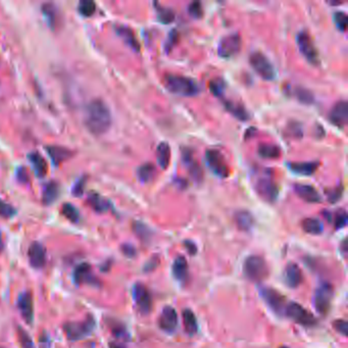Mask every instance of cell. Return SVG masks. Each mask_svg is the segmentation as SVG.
Segmentation results:
<instances>
[{
  "label": "cell",
  "mask_w": 348,
  "mask_h": 348,
  "mask_svg": "<svg viewBox=\"0 0 348 348\" xmlns=\"http://www.w3.org/2000/svg\"><path fill=\"white\" fill-rule=\"evenodd\" d=\"M112 113L102 100L94 99L88 103L84 123L90 133L96 136L107 133L112 126Z\"/></svg>",
  "instance_id": "obj_1"
},
{
  "label": "cell",
  "mask_w": 348,
  "mask_h": 348,
  "mask_svg": "<svg viewBox=\"0 0 348 348\" xmlns=\"http://www.w3.org/2000/svg\"><path fill=\"white\" fill-rule=\"evenodd\" d=\"M163 83L169 92L180 96H195L200 92V87L195 80L181 75L168 74L164 77Z\"/></svg>",
  "instance_id": "obj_2"
},
{
  "label": "cell",
  "mask_w": 348,
  "mask_h": 348,
  "mask_svg": "<svg viewBox=\"0 0 348 348\" xmlns=\"http://www.w3.org/2000/svg\"><path fill=\"white\" fill-rule=\"evenodd\" d=\"M244 275L250 281L260 282L268 277L269 269L266 260L258 255L248 256L243 267Z\"/></svg>",
  "instance_id": "obj_3"
},
{
  "label": "cell",
  "mask_w": 348,
  "mask_h": 348,
  "mask_svg": "<svg viewBox=\"0 0 348 348\" xmlns=\"http://www.w3.org/2000/svg\"><path fill=\"white\" fill-rule=\"evenodd\" d=\"M95 329V320L93 317H88L85 321L79 323H67L64 325L63 330L65 336L71 341H78L88 337Z\"/></svg>",
  "instance_id": "obj_4"
},
{
  "label": "cell",
  "mask_w": 348,
  "mask_h": 348,
  "mask_svg": "<svg viewBox=\"0 0 348 348\" xmlns=\"http://www.w3.org/2000/svg\"><path fill=\"white\" fill-rule=\"evenodd\" d=\"M285 314L291 320L304 327H312L317 325V319L312 316L311 312L296 302H290L287 304Z\"/></svg>",
  "instance_id": "obj_5"
},
{
  "label": "cell",
  "mask_w": 348,
  "mask_h": 348,
  "mask_svg": "<svg viewBox=\"0 0 348 348\" xmlns=\"http://www.w3.org/2000/svg\"><path fill=\"white\" fill-rule=\"evenodd\" d=\"M252 68L263 79L271 81L276 77V71L270 59L262 52H253L249 57Z\"/></svg>",
  "instance_id": "obj_6"
},
{
  "label": "cell",
  "mask_w": 348,
  "mask_h": 348,
  "mask_svg": "<svg viewBox=\"0 0 348 348\" xmlns=\"http://www.w3.org/2000/svg\"><path fill=\"white\" fill-rule=\"evenodd\" d=\"M296 43L301 54L306 58L308 62H310L311 64H319L320 57L318 50L307 32L301 31L297 34Z\"/></svg>",
  "instance_id": "obj_7"
},
{
  "label": "cell",
  "mask_w": 348,
  "mask_h": 348,
  "mask_svg": "<svg viewBox=\"0 0 348 348\" xmlns=\"http://www.w3.org/2000/svg\"><path fill=\"white\" fill-rule=\"evenodd\" d=\"M205 159L207 165L212 171L220 178H227L230 173V168L224 155L216 149H208L205 152Z\"/></svg>",
  "instance_id": "obj_8"
},
{
  "label": "cell",
  "mask_w": 348,
  "mask_h": 348,
  "mask_svg": "<svg viewBox=\"0 0 348 348\" xmlns=\"http://www.w3.org/2000/svg\"><path fill=\"white\" fill-rule=\"evenodd\" d=\"M259 293L269 307H271L277 314L282 315L283 312H285L287 306L285 297L277 290L270 287H260Z\"/></svg>",
  "instance_id": "obj_9"
},
{
  "label": "cell",
  "mask_w": 348,
  "mask_h": 348,
  "mask_svg": "<svg viewBox=\"0 0 348 348\" xmlns=\"http://www.w3.org/2000/svg\"><path fill=\"white\" fill-rule=\"evenodd\" d=\"M333 297V287L329 283H323L315 293L314 303L317 310L322 315H327Z\"/></svg>",
  "instance_id": "obj_10"
},
{
  "label": "cell",
  "mask_w": 348,
  "mask_h": 348,
  "mask_svg": "<svg viewBox=\"0 0 348 348\" xmlns=\"http://www.w3.org/2000/svg\"><path fill=\"white\" fill-rule=\"evenodd\" d=\"M241 48V38L238 34H230L225 36L218 46V53L223 58L235 56Z\"/></svg>",
  "instance_id": "obj_11"
},
{
  "label": "cell",
  "mask_w": 348,
  "mask_h": 348,
  "mask_svg": "<svg viewBox=\"0 0 348 348\" xmlns=\"http://www.w3.org/2000/svg\"><path fill=\"white\" fill-rule=\"evenodd\" d=\"M133 297L137 308L143 315H147L151 310L152 300L147 288L142 284H136L133 288Z\"/></svg>",
  "instance_id": "obj_12"
},
{
  "label": "cell",
  "mask_w": 348,
  "mask_h": 348,
  "mask_svg": "<svg viewBox=\"0 0 348 348\" xmlns=\"http://www.w3.org/2000/svg\"><path fill=\"white\" fill-rule=\"evenodd\" d=\"M28 257L32 268L36 270L43 269L46 264L45 247L39 242H33L28 250Z\"/></svg>",
  "instance_id": "obj_13"
},
{
  "label": "cell",
  "mask_w": 348,
  "mask_h": 348,
  "mask_svg": "<svg viewBox=\"0 0 348 348\" xmlns=\"http://www.w3.org/2000/svg\"><path fill=\"white\" fill-rule=\"evenodd\" d=\"M158 325L161 330L167 333L175 331L178 327V315L176 309L171 306H164L158 319Z\"/></svg>",
  "instance_id": "obj_14"
},
{
  "label": "cell",
  "mask_w": 348,
  "mask_h": 348,
  "mask_svg": "<svg viewBox=\"0 0 348 348\" xmlns=\"http://www.w3.org/2000/svg\"><path fill=\"white\" fill-rule=\"evenodd\" d=\"M330 122L338 128H343L348 123V104L346 101H339L329 113Z\"/></svg>",
  "instance_id": "obj_15"
},
{
  "label": "cell",
  "mask_w": 348,
  "mask_h": 348,
  "mask_svg": "<svg viewBox=\"0 0 348 348\" xmlns=\"http://www.w3.org/2000/svg\"><path fill=\"white\" fill-rule=\"evenodd\" d=\"M18 308L25 322L31 325L34 320V304L33 297L30 292H24L19 296Z\"/></svg>",
  "instance_id": "obj_16"
},
{
  "label": "cell",
  "mask_w": 348,
  "mask_h": 348,
  "mask_svg": "<svg viewBox=\"0 0 348 348\" xmlns=\"http://www.w3.org/2000/svg\"><path fill=\"white\" fill-rule=\"evenodd\" d=\"M256 190L264 199L270 202L275 201L279 193V188L270 178H260L256 183Z\"/></svg>",
  "instance_id": "obj_17"
},
{
  "label": "cell",
  "mask_w": 348,
  "mask_h": 348,
  "mask_svg": "<svg viewBox=\"0 0 348 348\" xmlns=\"http://www.w3.org/2000/svg\"><path fill=\"white\" fill-rule=\"evenodd\" d=\"M284 278L286 284L291 288H297L303 280V275L300 268L294 264L290 263L286 266L284 272Z\"/></svg>",
  "instance_id": "obj_18"
},
{
  "label": "cell",
  "mask_w": 348,
  "mask_h": 348,
  "mask_svg": "<svg viewBox=\"0 0 348 348\" xmlns=\"http://www.w3.org/2000/svg\"><path fill=\"white\" fill-rule=\"evenodd\" d=\"M294 190L296 194L306 202L318 203V202H321L322 200V197L320 193L318 192V190L310 185L296 184L294 186Z\"/></svg>",
  "instance_id": "obj_19"
},
{
  "label": "cell",
  "mask_w": 348,
  "mask_h": 348,
  "mask_svg": "<svg viewBox=\"0 0 348 348\" xmlns=\"http://www.w3.org/2000/svg\"><path fill=\"white\" fill-rule=\"evenodd\" d=\"M74 280L76 284L88 283V284H97V280L91 273V267L88 264L79 265L74 272Z\"/></svg>",
  "instance_id": "obj_20"
},
{
  "label": "cell",
  "mask_w": 348,
  "mask_h": 348,
  "mask_svg": "<svg viewBox=\"0 0 348 348\" xmlns=\"http://www.w3.org/2000/svg\"><path fill=\"white\" fill-rule=\"evenodd\" d=\"M172 275L176 279L182 283L188 280L189 271H188V263L184 256H178L172 264Z\"/></svg>",
  "instance_id": "obj_21"
},
{
  "label": "cell",
  "mask_w": 348,
  "mask_h": 348,
  "mask_svg": "<svg viewBox=\"0 0 348 348\" xmlns=\"http://www.w3.org/2000/svg\"><path fill=\"white\" fill-rule=\"evenodd\" d=\"M320 163L318 161H305V162H291L289 168L292 172L300 176H310L315 173Z\"/></svg>",
  "instance_id": "obj_22"
},
{
  "label": "cell",
  "mask_w": 348,
  "mask_h": 348,
  "mask_svg": "<svg viewBox=\"0 0 348 348\" xmlns=\"http://www.w3.org/2000/svg\"><path fill=\"white\" fill-rule=\"evenodd\" d=\"M46 152L47 154L50 156L52 162L55 165L60 164L61 162H63L64 160L68 159L73 155V153L69 151L68 149L61 147V146H46Z\"/></svg>",
  "instance_id": "obj_23"
},
{
  "label": "cell",
  "mask_w": 348,
  "mask_h": 348,
  "mask_svg": "<svg viewBox=\"0 0 348 348\" xmlns=\"http://www.w3.org/2000/svg\"><path fill=\"white\" fill-rule=\"evenodd\" d=\"M116 30H117V33H118L119 36L125 41V43L129 47H131L135 51L140 50V44H139L134 32L130 28L125 27V26H119V27H117Z\"/></svg>",
  "instance_id": "obj_24"
},
{
  "label": "cell",
  "mask_w": 348,
  "mask_h": 348,
  "mask_svg": "<svg viewBox=\"0 0 348 348\" xmlns=\"http://www.w3.org/2000/svg\"><path fill=\"white\" fill-rule=\"evenodd\" d=\"M224 107L232 116H234L236 119L240 121H248L250 118L247 110L239 103L226 100L224 101Z\"/></svg>",
  "instance_id": "obj_25"
},
{
  "label": "cell",
  "mask_w": 348,
  "mask_h": 348,
  "mask_svg": "<svg viewBox=\"0 0 348 348\" xmlns=\"http://www.w3.org/2000/svg\"><path fill=\"white\" fill-rule=\"evenodd\" d=\"M28 157L36 175L40 178H43L47 172V162L45 158L39 152H31Z\"/></svg>",
  "instance_id": "obj_26"
},
{
  "label": "cell",
  "mask_w": 348,
  "mask_h": 348,
  "mask_svg": "<svg viewBox=\"0 0 348 348\" xmlns=\"http://www.w3.org/2000/svg\"><path fill=\"white\" fill-rule=\"evenodd\" d=\"M183 160L188 167L191 177L195 181H200V179L202 178V168L199 166L197 161L192 157L191 153L188 150H185L183 152Z\"/></svg>",
  "instance_id": "obj_27"
},
{
  "label": "cell",
  "mask_w": 348,
  "mask_h": 348,
  "mask_svg": "<svg viewBox=\"0 0 348 348\" xmlns=\"http://www.w3.org/2000/svg\"><path fill=\"white\" fill-rule=\"evenodd\" d=\"M235 222L238 228L242 231H250L254 225V219L252 215L246 211L238 212L235 215Z\"/></svg>",
  "instance_id": "obj_28"
},
{
  "label": "cell",
  "mask_w": 348,
  "mask_h": 348,
  "mask_svg": "<svg viewBox=\"0 0 348 348\" xmlns=\"http://www.w3.org/2000/svg\"><path fill=\"white\" fill-rule=\"evenodd\" d=\"M156 159L159 166L165 169L169 165L170 161V147L167 143L161 142L156 149Z\"/></svg>",
  "instance_id": "obj_29"
},
{
  "label": "cell",
  "mask_w": 348,
  "mask_h": 348,
  "mask_svg": "<svg viewBox=\"0 0 348 348\" xmlns=\"http://www.w3.org/2000/svg\"><path fill=\"white\" fill-rule=\"evenodd\" d=\"M183 322H184V328L187 334L194 335L198 331V324L194 312L188 308L183 310Z\"/></svg>",
  "instance_id": "obj_30"
},
{
  "label": "cell",
  "mask_w": 348,
  "mask_h": 348,
  "mask_svg": "<svg viewBox=\"0 0 348 348\" xmlns=\"http://www.w3.org/2000/svg\"><path fill=\"white\" fill-rule=\"evenodd\" d=\"M301 227L304 232L311 235H319L323 232L324 226L322 222L315 218H307L304 219L301 223Z\"/></svg>",
  "instance_id": "obj_31"
},
{
  "label": "cell",
  "mask_w": 348,
  "mask_h": 348,
  "mask_svg": "<svg viewBox=\"0 0 348 348\" xmlns=\"http://www.w3.org/2000/svg\"><path fill=\"white\" fill-rule=\"evenodd\" d=\"M88 201L97 213H106L110 208V202L96 193H90Z\"/></svg>",
  "instance_id": "obj_32"
},
{
  "label": "cell",
  "mask_w": 348,
  "mask_h": 348,
  "mask_svg": "<svg viewBox=\"0 0 348 348\" xmlns=\"http://www.w3.org/2000/svg\"><path fill=\"white\" fill-rule=\"evenodd\" d=\"M155 166L152 163H144L137 169L138 179L143 183H148L153 180L155 176Z\"/></svg>",
  "instance_id": "obj_33"
},
{
  "label": "cell",
  "mask_w": 348,
  "mask_h": 348,
  "mask_svg": "<svg viewBox=\"0 0 348 348\" xmlns=\"http://www.w3.org/2000/svg\"><path fill=\"white\" fill-rule=\"evenodd\" d=\"M58 193H59L58 185L55 182H49L43 190V194H42L43 203L45 205L52 204L57 199Z\"/></svg>",
  "instance_id": "obj_34"
},
{
  "label": "cell",
  "mask_w": 348,
  "mask_h": 348,
  "mask_svg": "<svg viewBox=\"0 0 348 348\" xmlns=\"http://www.w3.org/2000/svg\"><path fill=\"white\" fill-rule=\"evenodd\" d=\"M257 151L260 157L267 159L278 158L281 154V149L279 148V146L273 144H260Z\"/></svg>",
  "instance_id": "obj_35"
},
{
  "label": "cell",
  "mask_w": 348,
  "mask_h": 348,
  "mask_svg": "<svg viewBox=\"0 0 348 348\" xmlns=\"http://www.w3.org/2000/svg\"><path fill=\"white\" fill-rule=\"evenodd\" d=\"M62 215L72 223H78L80 220V213L71 203H63L61 206Z\"/></svg>",
  "instance_id": "obj_36"
},
{
  "label": "cell",
  "mask_w": 348,
  "mask_h": 348,
  "mask_svg": "<svg viewBox=\"0 0 348 348\" xmlns=\"http://www.w3.org/2000/svg\"><path fill=\"white\" fill-rule=\"evenodd\" d=\"M156 12H157L158 20L162 24H170L171 22H173V20H175V13H173L170 9L163 8L160 6L156 8Z\"/></svg>",
  "instance_id": "obj_37"
},
{
  "label": "cell",
  "mask_w": 348,
  "mask_h": 348,
  "mask_svg": "<svg viewBox=\"0 0 348 348\" xmlns=\"http://www.w3.org/2000/svg\"><path fill=\"white\" fill-rule=\"evenodd\" d=\"M134 233L142 240H148L151 236V231L149 228L141 222H134L133 224Z\"/></svg>",
  "instance_id": "obj_38"
},
{
  "label": "cell",
  "mask_w": 348,
  "mask_h": 348,
  "mask_svg": "<svg viewBox=\"0 0 348 348\" xmlns=\"http://www.w3.org/2000/svg\"><path fill=\"white\" fill-rule=\"evenodd\" d=\"M78 10L82 16L91 17L96 11V6L91 0H83V2L79 4Z\"/></svg>",
  "instance_id": "obj_39"
},
{
  "label": "cell",
  "mask_w": 348,
  "mask_h": 348,
  "mask_svg": "<svg viewBox=\"0 0 348 348\" xmlns=\"http://www.w3.org/2000/svg\"><path fill=\"white\" fill-rule=\"evenodd\" d=\"M16 214L17 211L13 205H11L3 199H0V217H3L5 219H10L16 216Z\"/></svg>",
  "instance_id": "obj_40"
},
{
  "label": "cell",
  "mask_w": 348,
  "mask_h": 348,
  "mask_svg": "<svg viewBox=\"0 0 348 348\" xmlns=\"http://www.w3.org/2000/svg\"><path fill=\"white\" fill-rule=\"evenodd\" d=\"M226 88V84L224 82V80L218 78V79H214L210 82V89L213 92V94L217 97H222L223 93L225 91Z\"/></svg>",
  "instance_id": "obj_41"
},
{
  "label": "cell",
  "mask_w": 348,
  "mask_h": 348,
  "mask_svg": "<svg viewBox=\"0 0 348 348\" xmlns=\"http://www.w3.org/2000/svg\"><path fill=\"white\" fill-rule=\"evenodd\" d=\"M18 337L21 343L22 348H35L34 342L32 340V338L30 337V335L21 327H19V331H18Z\"/></svg>",
  "instance_id": "obj_42"
},
{
  "label": "cell",
  "mask_w": 348,
  "mask_h": 348,
  "mask_svg": "<svg viewBox=\"0 0 348 348\" xmlns=\"http://www.w3.org/2000/svg\"><path fill=\"white\" fill-rule=\"evenodd\" d=\"M295 96L296 98L306 104H310L314 102V95L312 93L306 89L303 88H296L295 89Z\"/></svg>",
  "instance_id": "obj_43"
},
{
  "label": "cell",
  "mask_w": 348,
  "mask_h": 348,
  "mask_svg": "<svg viewBox=\"0 0 348 348\" xmlns=\"http://www.w3.org/2000/svg\"><path fill=\"white\" fill-rule=\"evenodd\" d=\"M42 12L44 14V16L46 17L48 23L50 24V26H54L55 23H56V11H55V8L50 5V4H47V5H44L42 7Z\"/></svg>",
  "instance_id": "obj_44"
},
{
  "label": "cell",
  "mask_w": 348,
  "mask_h": 348,
  "mask_svg": "<svg viewBox=\"0 0 348 348\" xmlns=\"http://www.w3.org/2000/svg\"><path fill=\"white\" fill-rule=\"evenodd\" d=\"M111 330H112V333L117 338H121V339H127L128 338V332H127L125 326L119 322H113L111 324Z\"/></svg>",
  "instance_id": "obj_45"
},
{
  "label": "cell",
  "mask_w": 348,
  "mask_h": 348,
  "mask_svg": "<svg viewBox=\"0 0 348 348\" xmlns=\"http://www.w3.org/2000/svg\"><path fill=\"white\" fill-rule=\"evenodd\" d=\"M334 22L336 24V27L338 28V30H340L341 32H344L346 30L347 27V22H348V18L347 15L343 12H337L334 14Z\"/></svg>",
  "instance_id": "obj_46"
},
{
  "label": "cell",
  "mask_w": 348,
  "mask_h": 348,
  "mask_svg": "<svg viewBox=\"0 0 348 348\" xmlns=\"http://www.w3.org/2000/svg\"><path fill=\"white\" fill-rule=\"evenodd\" d=\"M347 221H348V218H347V214L344 210H340L336 213L335 215V218H334V224H335V228L337 230L339 229H342L346 226L347 224Z\"/></svg>",
  "instance_id": "obj_47"
},
{
  "label": "cell",
  "mask_w": 348,
  "mask_h": 348,
  "mask_svg": "<svg viewBox=\"0 0 348 348\" xmlns=\"http://www.w3.org/2000/svg\"><path fill=\"white\" fill-rule=\"evenodd\" d=\"M189 15L194 19H200L203 16V10L200 3H192L188 8Z\"/></svg>",
  "instance_id": "obj_48"
},
{
  "label": "cell",
  "mask_w": 348,
  "mask_h": 348,
  "mask_svg": "<svg viewBox=\"0 0 348 348\" xmlns=\"http://www.w3.org/2000/svg\"><path fill=\"white\" fill-rule=\"evenodd\" d=\"M334 329L340 333L342 336H347V332H348V324L345 320H337L334 322L333 324Z\"/></svg>",
  "instance_id": "obj_49"
},
{
  "label": "cell",
  "mask_w": 348,
  "mask_h": 348,
  "mask_svg": "<svg viewBox=\"0 0 348 348\" xmlns=\"http://www.w3.org/2000/svg\"><path fill=\"white\" fill-rule=\"evenodd\" d=\"M342 191H343L342 187H337V188L332 189L331 191L327 192V196H328L329 202H332V203L337 202L341 198V196H342Z\"/></svg>",
  "instance_id": "obj_50"
},
{
  "label": "cell",
  "mask_w": 348,
  "mask_h": 348,
  "mask_svg": "<svg viewBox=\"0 0 348 348\" xmlns=\"http://www.w3.org/2000/svg\"><path fill=\"white\" fill-rule=\"evenodd\" d=\"M85 183H86V180L84 178L80 179L75 185H74V188H73V194L77 197H80L83 195L84 193V187H85Z\"/></svg>",
  "instance_id": "obj_51"
},
{
  "label": "cell",
  "mask_w": 348,
  "mask_h": 348,
  "mask_svg": "<svg viewBox=\"0 0 348 348\" xmlns=\"http://www.w3.org/2000/svg\"><path fill=\"white\" fill-rule=\"evenodd\" d=\"M17 175H18V179H19L20 182H23V183L28 182V180H29L28 172H27V169H25L24 167H20L18 169Z\"/></svg>",
  "instance_id": "obj_52"
},
{
  "label": "cell",
  "mask_w": 348,
  "mask_h": 348,
  "mask_svg": "<svg viewBox=\"0 0 348 348\" xmlns=\"http://www.w3.org/2000/svg\"><path fill=\"white\" fill-rule=\"evenodd\" d=\"M122 248H123V252H124L127 256H134L135 253H136L135 248H134L132 245H130V244H125V245H123Z\"/></svg>",
  "instance_id": "obj_53"
},
{
  "label": "cell",
  "mask_w": 348,
  "mask_h": 348,
  "mask_svg": "<svg viewBox=\"0 0 348 348\" xmlns=\"http://www.w3.org/2000/svg\"><path fill=\"white\" fill-rule=\"evenodd\" d=\"M184 244H185V246H186V248H187L188 252H189L191 255H193V254H195V253H196V251H197V247H196V245L194 244L193 242H191V241H185Z\"/></svg>",
  "instance_id": "obj_54"
},
{
  "label": "cell",
  "mask_w": 348,
  "mask_h": 348,
  "mask_svg": "<svg viewBox=\"0 0 348 348\" xmlns=\"http://www.w3.org/2000/svg\"><path fill=\"white\" fill-rule=\"evenodd\" d=\"M40 343H42V348H50V340L46 334H43L40 338Z\"/></svg>",
  "instance_id": "obj_55"
},
{
  "label": "cell",
  "mask_w": 348,
  "mask_h": 348,
  "mask_svg": "<svg viewBox=\"0 0 348 348\" xmlns=\"http://www.w3.org/2000/svg\"><path fill=\"white\" fill-rule=\"evenodd\" d=\"M110 346H111V348H124L123 345L118 344V343H111Z\"/></svg>",
  "instance_id": "obj_56"
},
{
  "label": "cell",
  "mask_w": 348,
  "mask_h": 348,
  "mask_svg": "<svg viewBox=\"0 0 348 348\" xmlns=\"http://www.w3.org/2000/svg\"><path fill=\"white\" fill-rule=\"evenodd\" d=\"M4 249V241H3V236H2V232H0V252L3 251Z\"/></svg>",
  "instance_id": "obj_57"
},
{
  "label": "cell",
  "mask_w": 348,
  "mask_h": 348,
  "mask_svg": "<svg viewBox=\"0 0 348 348\" xmlns=\"http://www.w3.org/2000/svg\"><path fill=\"white\" fill-rule=\"evenodd\" d=\"M342 250H343L344 252H346V251H347V241H346V240H344V241H343V246H342Z\"/></svg>",
  "instance_id": "obj_58"
},
{
  "label": "cell",
  "mask_w": 348,
  "mask_h": 348,
  "mask_svg": "<svg viewBox=\"0 0 348 348\" xmlns=\"http://www.w3.org/2000/svg\"><path fill=\"white\" fill-rule=\"evenodd\" d=\"M280 348H288V347H286V346H282V347H280Z\"/></svg>",
  "instance_id": "obj_59"
}]
</instances>
